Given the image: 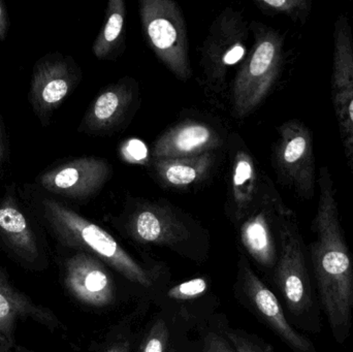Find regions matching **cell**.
I'll list each match as a JSON object with an SVG mask.
<instances>
[{
    "instance_id": "1",
    "label": "cell",
    "mask_w": 353,
    "mask_h": 352,
    "mask_svg": "<svg viewBox=\"0 0 353 352\" xmlns=\"http://www.w3.org/2000/svg\"><path fill=\"white\" fill-rule=\"evenodd\" d=\"M319 198L311 225L314 240L309 258L319 307L338 344H344L353 320V256L341 225L336 188L329 167L319 169Z\"/></svg>"
},
{
    "instance_id": "2",
    "label": "cell",
    "mask_w": 353,
    "mask_h": 352,
    "mask_svg": "<svg viewBox=\"0 0 353 352\" xmlns=\"http://www.w3.org/2000/svg\"><path fill=\"white\" fill-rule=\"evenodd\" d=\"M22 196L37 220L47 227L58 241L82 252H91L121 273L132 282L149 287L151 275L103 227L91 222L61 200L37 185H25Z\"/></svg>"
},
{
    "instance_id": "3",
    "label": "cell",
    "mask_w": 353,
    "mask_h": 352,
    "mask_svg": "<svg viewBox=\"0 0 353 352\" xmlns=\"http://www.w3.org/2000/svg\"><path fill=\"white\" fill-rule=\"evenodd\" d=\"M279 253L275 281L286 306L303 330L311 334L321 331V307L313 287L310 258L294 211L288 206L278 222Z\"/></svg>"
},
{
    "instance_id": "4",
    "label": "cell",
    "mask_w": 353,
    "mask_h": 352,
    "mask_svg": "<svg viewBox=\"0 0 353 352\" xmlns=\"http://www.w3.org/2000/svg\"><path fill=\"white\" fill-rule=\"evenodd\" d=\"M254 43L234 81L232 107L234 117L244 119L267 99L277 83L284 62V37L279 31L254 22Z\"/></svg>"
},
{
    "instance_id": "5",
    "label": "cell",
    "mask_w": 353,
    "mask_h": 352,
    "mask_svg": "<svg viewBox=\"0 0 353 352\" xmlns=\"http://www.w3.org/2000/svg\"><path fill=\"white\" fill-rule=\"evenodd\" d=\"M277 132L272 163L278 181L302 200H312L316 190L317 174L310 128L301 120L292 119L280 125Z\"/></svg>"
},
{
    "instance_id": "6",
    "label": "cell",
    "mask_w": 353,
    "mask_h": 352,
    "mask_svg": "<svg viewBox=\"0 0 353 352\" xmlns=\"http://www.w3.org/2000/svg\"><path fill=\"white\" fill-rule=\"evenodd\" d=\"M143 31L159 60L181 80L191 76L186 24L173 0H142Z\"/></svg>"
},
{
    "instance_id": "7",
    "label": "cell",
    "mask_w": 353,
    "mask_h": 352,
    "mask_svg": "<svg viewBox=\"0 0 353 352\" xmlns=\"http://www.w3.org/2000/svg\"><path fill=\"white\" fill-rule=\"evenodd\" d=\"M247 39L248 25L240 12L228 8L216 19L201 54V68L210 88H224L228 70L246 54Z\"/></svg>"
},
{
    "instance_id": "8",
    "label": "cell",
    "mask_w": 353,
    "mask_h": 352,
    "mask_svg": "<svg viewBox=\"0 0 353 352\" xmlns=\"http://www.w3.org/2000/svg\"><path fill=\"white\" fill-rule=\"evenodd\" d=\"M331 93L344 155L353 172V37L350 19L343 14L334 24Z\"/></svg>"
},
{
    "instance_id": "9",
    "label": "cell",
    "mask_w": 353,
    "mask_h": 352,
    "mask_svg": "<svg viewBox=\"0 0 353 352\" xmlns=\"http://www.w3.org/2000/svg\"><path fill=\"white\" fill-rule=\"evenodd\" d=\"M80 78L74 60L62 54H47L35 62L28 101L41 125H49L54 112L72 93Z\"/></svg>"
},
{
    "instance_id": "10",
    "label": "cell",
    "mask_w": 353,
    "mask_h": 352,
    "mask_svg": "<svg viewBox=\"0 0 353 352\" xmlns=\"http://www.w3.org/2000/svg\"><path fill=\"white\" fill-rule=\"evenodd\" d=\"M0 244L27 266H39L43 260L37 217L14 184L0 196Z\"/></svg>"
},
{
    "instance_id": "11",
    "label": "cell",
    "mask_w": 353,
    "mask_h": 352,
    "mask_svg": "<svg viewBox=\"0 0 353 352\" xmlns=\"http://www.w3.org/2000/svg\"><path fill=\"white\" fill-rule=\"evenodd\" d=\"M111 176L112 167L105 159L80 157L41 172L35 185L51 196L85 200L99 194Z\"/></svg>"
},
{
    "instance_id": "12",
    "label": "cell",
    "mask_w": 353,
    "mask_h": 352,
    "mask_svg": "<svg viewBox=\"0 0 353 352\" xmlns=\"http://www.w3.org/2000/svg\"><path fill=\"white\" fill-rule=\"evenodd\" d=\"M284 204L274 184L265 177L261 196L241 229V237L249 253L263 266L275 267L278 260L276 234Z\"/></svg>"
},
{
    "instance_id": "13",
    "label": "cell",
    "mask_w": 353,
    "mask_h": 352,
    "mask_svg": "<svg viewBox=\"0 0 353 352\" xmlns=\"http://www.w3.org/2000/svg\"><path fill=\"white\" fill-rule=\"evenodd\" d=\"M126 227L128 233L142 243L174 244L189 237L186 225L165 200L136 202Z\"/></svg>"
},
{
    "instance_id": "14",
    "label": "cell",
    "mask_w": 353,
    "mask_h": 352,
    "mask_svg": "<svg viewBox=\"0 0 353 352\" xmlns=\"http://www.w3.org/2000/svg\"><path fill=\"white\" fill-rule=\"evenodd\" d=\"M64 285L81 303L91 307H105L114 301L113 279L99 260L87 252H79L64 265Z\"/></svg>"
},
{
    "instance_id": "15",
    "label": "cell",
    "mask_w": 353,
    "mask_h": 352,
    "mask_svg": "<svg viewBox=\"0 0 353 352\" xmlns=\"http://www.w3.org/2000/svg\"><path fill=\"white\" fill-rule=\"evenodd\" d=\"M32 320L54 330L59 326L53 312L19 291L0 267V352L16 347L18 324Z\"/></svg>"
},
{
    "instance_id": "16",
    "label": "cell",
    "mask_w": 353,
    "mask_h": 352,
    "mask_svg": "<svg viewBox=\"0 0 353 352\" xmlns=\"http://www.w3.org/2000/svg\"><path fill=\"white\" fill-rule=\"evenodd\" d=\"M217 130L203 122H182L163 134L152 150L154 161L187 158L213 153L222 146Z\"/></svg>"
},
{
    "instance_id": "17",
    "label": "cell",
    "mask_w": 353,
    "mask_h": 352,
    "mask_svg": "<svg viewBox=\"0 0 353 352\" xmlns=\"http://www.w3.org/2000/svg\"><path fill=\"white\" fill-rule=\"evenodd\" d=\"M244 287L255 309L286 345L294 352H316L312 341L288 322L276 296L249 268H244Z\"/></svg>"
},
{
    "instance_id": "18",
    "label": "cell",
    "mask_w": 353,
    "mask_h": 352,
    "mask_svg": "<svg viewBox=\"0 0 353 352\" xmlns=\"http://www.w3.org/2000/svg\"><path fill=\"white\" fill-rule=\"evenodd\" d=\"M134 101V90L124 83L112 85L93 101L79 130L88 134L110 132L125 117Z\"/></svg>"
},
{
    "instance_id": "19",
    "label": "cell",
    "mask_w": 353,
    "mask_h": 352,
    "mask_svg": "<svg viewBox=\"0 0 353 352\" xmlns=\"http://www.w3.org/2000/svg\"><path fill=\"white\" fill-rule=\"evenodd\" d=\"M265 176L259 174L252 155L246 148H239L232 163L230 202L236 219L244 218L261 194Z\"/></svg>"
},
{
    "instance_id": "20",
    "label": "cell",
    "mask_w": 353,
    "mask_h": 352,
    "mask_svg": "<svg viewBox=\"0 0 353 352\" xmlns=\"http://www.w3.org/2000/svg\"><path fill=\"white\" fill-rule=\"evenodd\" d=\"M213 153L187 158L154 161L157 179L168 187L183 188L203 181L214 165Z\"/></svg>"
},
{
    "instance_id": "21",
    "label": "cell",
    "mask_w": 353,
    "mask_h": 352,
    "mask_svg": "<svg viewBox=\"0 0 353 352\" xmlns=\"http://www.w3.org/2000/svg\"><path fill=\"white\" fill-rule=\"evenodd\" d=\"M126 6L122 0H110L107 19L99 37L93 43L92 51L99 59H107L119 45L125 24Z\"/></svg>"
},
{
    "instance_id": "22",
    "label": "cell",
    "mask_w": 353,
    "mask_h": 352,
    "mask_svg": "<svg viewBox=\"0 0 353 352\" xmlns=\"http://www.w3.org/2000/svg\"><path fill=\"white\" fill-rule=\"evenodd\" d=\"M255 4L265 14H284L294 22L305 24L312 10V0H256Z\"/></svg>"
},
{
    "instance_id": "23",
    "label": "cell",
    "mask_w": 353,
    "mask_h": 352,
    "mask_svg": "<svg viewBox=\"0 0 353 352\" xmlns=\"http://www.w3.org/2000/svg\"><path fill=\"white\" fill-rule=\"evenodd\" d=\"M207 289L208 283L205 282V279L195 278L173 287L168 293V296L171 299L184 301V300H190L203 295Z\"/></svg>"
},
{
    "instance_id": "24",
    "label": "cell",
    "mask_w": 353,
    "mask_h": 352,
    "mask_svg": "<svg viewBox=\"0 0 353 352\" xmlns=\"http://www.w3.org/2000/svg\"><path fill=\"white\" fill-rule=\"evenodd\" d=\"M167 340L168 331L165 324L159 322L149 334L142 352H163Z\"/></svg>"
},
{
    "instance_id": "25",
    "label": "cell",
    "mask_w": 353,
    "mask_h": 352,
    "mask_svg": "<svg viewBox=\"0 0 353 352\" xmlns=\"http://www.w3.org/2000/svg\"><path fill=\"white\" fill-rule=\"evenodd\" d=\"M122 155L130 163H141L146 161L148 150L140 140H130L122 147Z\"/></svg>"
},
{
    "instance_id": "26",
    "label": "cell",
    "mask_w": 353,
    "mask_h": 352,
    "mask_svg": "<svg viewBox=\"0 0 353 352\" xmlns=\"http://www.w3.org/2000/svg\"><path fill=\"white\" fill-rule=\"evenodd\" d=\"M205 352H234L228 347V345L222 340L219 337L211 336L208 337L205 340Z\"/></svg>"
},
{
    "instance_id": "27",
    "label": "cell",
    "mask_w": 353,
    "mask_h": 352,
    "mask_svg": "<svg viewBox=\"0 0 353 352\" xmlns=\"http://www.w3.org/2000/svg\"><path fill=\"white\" fill-rule=\"evenodd\" d=\"M8 151V134L6 132V123L3 118L0 116V167L6 161Z\"/></svg>"
},
{
    "instance_id": "28",
    "label": "cell",
    "mask_w": 353,
    "mask_h": 352,
    "mask_svg": "<svg viewBox=\"0 0 353 352\" xmlns=\"http://www.w3.org/2000/svg\"><path fill=\"white\" fill-rule=\"evenodd\" d=\"M10 29V18L4 4L0 1V41H4Z\"/></svg>"
},
{
    "instance_id": "29",
    "label": "cell",
    "mask_w": 353,
    "mask_h": 352,
    "mask_svg": "<svg viewBox=\"0 0 353 352\" xmlns=\"http://www.w3.org/2000/svg\"><path fill=\"white\" fill-rule=\"evenodd\" d=\"M105 352H130V344L128 342L117 343Z\"/></svg>"
},
{
    "instance_id": "30",
    "label": "cell",
    "mask_w": 353,
    "mask_h": 352,
    "mask_svg": "<svg viewBox=\"0 0 353 352\" xmlns=\"http://www.w3.org/2000/svg\"><path fill=\"white\" fill-rule=\"evenodd\" d=\"M2 352H24V351H20V349H17L16 347L10 349V351H2Z\"/></svg>"
}]
</instances>
